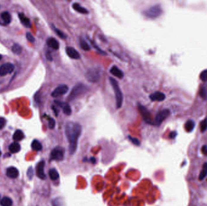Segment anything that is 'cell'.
I'll list each match as a JSON object with an SVG mask.
<instances>
[{
	"mask_svg": "<svg viewBox=\"0 0 207 206\" xmlns=\"http://www.w3.org/2000/svg\"><path fill=\"white\" fill-rule=\"evenodd\" d=\"M65 151L61 147H56L54 148L50 153V159L51 160L61 161L64 158Z\"/></svg>",
	"mask_w": 207,
	"mask_h": 206,
	"instance_id": "7",
	"label": "cell"
},
{
	"mask_svg": "<svg viewBox=\"0 0 207 206\" xmlns=\"http://www.w3.org/2000/svg\"><path fill=\"white\" fill-rule=\"evenodd\" d=\"M44 166L45 162L44 161H41L37 165L36 168L37 175L38 177L42 179H44L46 178V175L44 173Z\"/></svg>",
	"mask_w": 207,
	"mask_h": 206,
	"instance_id": "12",
	"label": "cell"
},
{
	"mask_svg": "<svg viewBox=\"0 0 207 206\" xmlns=\"http://www.w3.org/2000/svg\"><path fill=\"white\" fill-rule=\"evenodd\" d=\"M199 94L201 96V97L203 99H207V91L203 87L202 88L200 91H199Z\"/></svg>",
	"mask_w": 207,
	"mask_h": 206,
	"instance_id": "32",
	"label": "cell"
},
{
	"mask_svg": "<svg viewBox=\"0 0 207 206\" xmlns=\"http://www.w3.org/2000/svg\"><path fill=\"white\" fill-rule=\"evenodd\" d=\"M68 91V86L63 84L59 85L57 88H56L54 91L51 93V96L53 97H58L59 96H61L66 94Z\"/></svg>",
	"mask_w": 207,
	"mask_h": 206,
	"instance_id": "9",
	"label": "cell"
},
{
	"mask_svg": "<svg viewBox=\"0 0 207 206\" xmlns=\"http://www.w3.org/2000/svg\"><path fill=\"white\" fill-rule=\"evenodd\" d=\"M110 72L111 74H113L114 76L117 77V78L119 79H122L124 76L123 71L121 70H120L117 66L115 65L111 67Z\"/></svg>",
	"mask_w": 207,
	"mask_h": 206,
	"instance_id": "16",
	"label": "cell"
},
{
	"mask_svg": "<svg viewBox=\"0 0 207 206\" xmlns=\"http://www.w3.org/2000/svg\"><path fill=\"white\" fill-rule=\"evenodd\" d=\"M55 121L52 118H50L49 120V128L50 129H54L55 126Z\"/></svg>",
	"mask_w": 207,
	"mask_h": 206,
	"instance_id": "34",
	"label": "cell"
},
{
	"mask_svg": "<svg viewBox=\"0 0 207 206\" xmlns=\"http://www.w3.org/2000/svg\"><path fill=\"white\" fill-rule=\"evenodd\" d=\"M55 104L58 107H61L63 109V113L67 116H70L72 114V108L66 102H63L61 101L55 100Z\"/></svg>",
	"mask_w": 207,
	"mask_h": 206,
	"instance_id": "11",
	"label": "cell"
},
{
	"mask_svg": "<svg viewBox=\"0 0 207 206\" xmlns=\"http://www.w3.org/2000/svg\"><path fill=\"white\" fill-rule=\"evenodd\" d=\"M207 175V163H205L202 166V170L201 171V173L199 174V180H203Z\"/></svg>",
	"mask_w": 207,
	"mask_h": 206,
	"instance_id": "26",
	"label": "cell"
},
{
	"mask_svg": "<svg viewBox=\"0 0 207 206\" xmlns=\"http://www.w3.org/2000/svg\"><path fill=\"white\" fill-rule=\"evenodd\" d=\"M24 135L22 131L16 130L13 135V139L15 142H19L24 139Z\"/></svg>",
	"mask_w": 207,
	"mask_h": 206,
	"instance_id": "22",
	"label": "cell"
},
{
	"mask_svg": "<svg viewBox=\"0 0 207 206\" xmlns=\"http://www.w3.org/2000/svg\"><path fill=\"white\" fill-rule=\"evenodd\" d=\"M200 79L203 82L207 81V70H203L200 74Z\"/></svg>",
	"mask_w": 207,
	"mask_h": 206,
	"instance_id": "33",
	"label": "cell"
},
{
	"mask_svg": "<svg viewBox=\"0 0 207 206\" xmlns=\"http://www.w3.org/2000/svg\"><path fill=\"white\" fill-rule=\"evenodd\" d=\"M80 44L81 48L84 51H89L90 50V46L88 44V43L86 42L84 39H80Z\"/></svg>",
	"mask_w": 207,
	"mask_h": 206,
	"instance_id": "29",
	"label": "cell"
},
{
	"mask_svg": "<svg viewBox=\"0 0 207 206\" xmlns=\"http://www.w3.org/2000/svg\"><path fill=\"white\" fill-rule=\"evenodd\" d=\"M0 156H1V151H0Z\"/></svg>",
	"mask_w": 207,
	"mask_h": 206,
	"instance_id": "44",
	"label": "cell"
},
{
	"mask_svg": "<svg viewBox=\"0 0 207 206\" xmlns=\"http://www.w3.org/2000/svg\"><path fill=\"white\" fill-rule=\"evenodd\" d=\"M1 18L3 22L6 24H10L12 20V17L11 14L8 12H3L1 13Z\"/></svg>",
	"mask_w": 207,
	"mask_h": 206,
	"instance_id": "20",
	"label": "cell"
},
{
	"mask_svg": "<svg viewBox=\"0 0 207 206\" xmlns=\"http://www.w3.org/2000/svg\"><path fill=\"white\" fill-rule=\"evenodd\" d=\"M85 78L91 83H96L101 78V73L98 68H92L85 74Z\"/></svg>",
	"mask_w": 207,
	"mask_h": 206,
	"instance_id": "5",
	"label": "cell"
},
{
	"mask_svg": "<svg viewBox=\"0 0 207 206\" xmlns=\"http://www.w3.org/2000/svg\"><path fill=\"white\" fill-rule=\"evenodd\" d=\"M12 204L13 202L11 198L7 196L4 197V198H3L1 200V201H0V204H1V206H12Z\"/></svg>",
	"mask_w": 207,
	"mask_h": 206,
	"instance_id": "27",
	"label": "cell"
},
{
	"mask_svg": "<svg viewBox=\"0 0 207 206\" xmlns=\"http://www.w3.org/2000/svg\"><path fill=\"white\" fill-rule=\"evenodd\" d=\"M66 53L68 56L73 59H80V55L75 48L72 47H67L65 48Z\"/></svg>",
	"mask_w": 207,
	"mask_h": 206,
	"instance_id": "13",
	"label": "cell"
},
{
	"mask_svg": "<svg viewBox=\"0 0 207 206\" xmlns=\"http://www.w3.org/2000/svg\"><path fill=\"white\" fill-rule=\"evenodd\" d=\"M82 132V126L77 123L68 122L65 127V134L68 142L69 152L74 154L76 151L79 138Z\"/></svg>",
	"mask_w": 207,
	"mask_h": 206,
	"instance_id": "1",
	"label": "cell"
},
{
	"mask_svg": "<svg viewBox=\"0 0 207 206\" xmlns=\"http://www.w3.org/2000/svg\"><path fill=\"white\" fill-rule=\"evenodd\" d=\"M176 135H177L176 132H171L170 133V139H174L176 137Z\"/></svg>",
	"mask_w": 207,
	"mask_h": 206,
	"instance_id": "41",
	"label": "cell"
},
{
	"mask_svg": "<svg viewBox=\"0 0 207 206\" xmlns=\"http://www.w3.org/2000/svg\"><path fill=\"white\" fill-rule=\"evenodd\" d=\"M162 12L161 7L159 5H154L146 9L144 12V15L149 18H156L161 15Z\"/></svg>",
	"mask_w": 207,
	"mask_h": 206,
	"instance_id": "4",
	"label": "cell"
},
{
	"mask_svg": "<svg viewBox=\"0 0 207 206\" xmlns=\"http://www.w3.org/2000/svg\"><path fill=\"white\" fill-rule=\"evenodd\" d=\"M87 86L82 83H78L75 85V87L72 90L70 94H69L68 100L72 101L75 99L76 97L80 96L84 94L85 92L87 91Z\"/></svg>",
	"mask_w": 207,
	"mask_h": 206,
	"instance_id": "3",
	"label": "cell"
},
{
	"mask_svg": "<svg viewBox=\"0 0 207 206\" xmlns=\"http://www.w3.org/2000/svg\"><path fill=\"white\" fill-rule=\"evenodd\" d=\"M194 126L195 123L194 121H192V120H189V121H188L185 124V130L188 132H191L194 130Z\"/></svg>",
	"mask_w": 207,
	"mask_h": 206,
	"instance_id": "23",
	"label": "cell"
},
{
	"mask_svg": "<svg viewBox=\"0 0 207 206\" xmlns=\"http://www.w3.org/2000/svg\"><path fill=\"white\" fill-rule=\"evenodd\" d=\"M54 27V31L56 32V33L57 34V35L59 37V38H61V39H64L66 38V35H65V34L64 33H63L61 30H59L58 29L56 28L55 27L53 26Z\"/></svg>",
	"mask_w": 207,
	"mask_h": 206,
	"instance_id": "30",
	"label": "cell"
},
{
	"mask_svg": "<svg viewBox=\"0 0 207 206\" xmlns=\"http://www.w3.org/2000/svg\"><path fill=\"white\" fill-rule=\"evenodd\" d=\"M27 175L29 179H32L33 177V169L32 167H30L27 172Z\"/></svg>",
	"mask_w": 207,
	"mask_h": 206,
	"instance_id": "35",
	"label": "cell"
},
{
	"mask_svg": "<svg viewBox=\"0 0 207 206\" xmlns=\"http://www.w3.org/2000/svg\"><path fill=\"white\" fill-rule=\"evenodd\" d=\"M6 123V121L4 117H0V130L2 129L5 126Z\"/></svg>",
	"mask_w": 207,
	"mask_h": 206,
	"instance_id": "38",
	"label": "cell"
},
{
	"mask_svg": "<svg viewBox=\"0 0 207 206\" xmlns=\"http://www.w3.org/2000/svg\"><path fill=\"white\" fill-rule=\"evenodd\" d=\"M150 99L152 101H158L162 102L165 99V95L163 92L156 91L153 94H151L150 96Z\"/></svg>",
	"mask_w": 207,
	"mask_h": 206,
	"instance_id": "14",
	"label": "cell"
},
{
	"mask_svg": "<svg viewBox=\"0 0 207 206\" xmlns=\"http://www.w3.org/2000/svg\"><path fill=\"white\" fill-rule=\"evenodd\" d=\"M21 146L18 143L13 142L11 143L9 146H8V149L12 153H17L20 151Z\"/></svg>",
	"mask_w": 207,
	"mask_h": 206,
	"instance_id": "21",
	"label": "cell"
},
{
	"mask_svg": "<svg viewBox=\"0 0 207 206\" xmlns=\"http://www.w3.org/2000/svg\"><path fill=\"white\" fill-rule=\"evenodd\" d=\"M47 46L54 50H58L59 48V42L54 38H49L47 40Z\"/></svg>",
	"mask_w": 207,
	"mask_h": 206,
	"instance_id": "18",
	"label": "cell"
},
{
	"mask_svg": "<svg viewBox=\"0 0 207 206\" xmlns=\"http://www.w3.org/2000/svg\"><path fill=\"white\" fill-rule=\"evenodd\" d=\"M31 146L34 151H39L42 148L41 143L37 140H34L32 142Z\"/></svg>",
	"mask_w": 207,
	"mask_h": 206,
	"instance_id": "24",
	"label": "cell"
},
{
	"mask_svg": "<svg viewBox=\"0 0 207 206\" xmlns=\"http://www.w3.org/2000/svg\"><path fill=\"white\" fill-rule=\"evenodd\" d=\"M1 58H2V56H1V55H0V60L1 59Z\"/></svg>",
	"mask_w": 207,
	"mask_h": 206,
	"instance_id": "43",
	"label": "cell"
},
{
	"mask_svg": "<svg viewBox=\"0 0 207 206\" xmlns=\"http://www.w3.org/2000/svg\"><path fill=\"white\" fill-rule=\"evenodd\" d=\"M72 7L73 9L77 12L78 13H82V14H88L89 13V12L87 11V8H85L83 7H82L81 6V4H78V3H73L72 5Z\"/></svg>",
	"mask_w": 207,
	"mask_h": 206,
	"instance_id": "19",
	"label": "cell"
},
{
	"mask_svg": "<svg viewBox=\"0 0 207 206\" xmlns=\"http://www.w3.org/2000/svg\"><path fill=\"white\" fill-rule=\"evenodd\" d=\"M138 109L139 111V113L142 116V117L143 118L144 121L149 124H153V122L152 121V118L150 113L149 112V111L146 109L144 106L142 105H138Z\"/></svg>",
	"mask_w": 207,
	"mask_h": 206,
	"instance_id": "8",
	"label": "cell"
},
{
	"mask_svg": "<svg viewBox=\"0 0 207 206\" xmlns=\"http://www.w3.org/2000/svg\"><path fill=\"white\" fill-rule=\"evenodd\" d=\"M202 151L205 156H207V146H206V145L203 146L202 148Z\"/></svg>",
	"mask_w": 207,
	"mask_h": 206,
	"instance_id": "40",
	"label": "cell"
},
{
	"mask_svg": "<svg viewBox=\"0 0 207 206\" xmlns=\"http://www.w3.org/2000/svg\"><path fill=\"white\" fill-rule=\"evenodd\" d=\"M15 69V66L11 63H6L0 67V76H4L12 73Z\"/></svg>",
	"mask_w": 207,
	"mask_h": 206,
	"instance_id": "10",
	"label": "cell"
},
{
	"mask_svg": "<svg viewBox=\"0 0 207 206\" xmlns=\"http://www.w3.org/2000/svg\"><path fill=\"white\" fill-rule=\"evenodd\" d=\"M200 128L202 132H204L207 130V118L201 122L200 124Z\"/></svg>",
	"mask_w": 207,
	"mask_h": 206,
	"instance_id": "31",
	"label": "cell"
},
{
	"mask_svg": "<svg viewBox=\"0 0 207 206\" xmlns=\"http://www.w3.org/2000/svg\"><path fill=\"white\" fill-rule=\"evenodd\" d=\"M170 111L168 109H164L160 111L155 117L154 121H153V125L159 126L165 120L169 117Z\"/></svg>",
	"mask_w": 207,
	"mask_h": 206,
	"instance_id": "6",
	"label": "cell"
},
{
	"mask_svg": "<svg viewBox=\"0 0 207 206\" xmlns=\"http://www.w3.org/2000/svg\"><path fill=\"white\" fill-rule=\"evenodd\" d=\"M46 58L48 60V61H52V56H51V55L50 53V52H49V51H47L46 53Z\"/></svg>",
	"mask_w": 207,
	"mask_h": 206,
	"instance_id": "39",
	"label": "cell"
},
{
	"mask_svg": "<svg viewBox=\"0 0 207 206\" xmlns=\"http://www.w3.org/2000/svg\"><path fill=\"white\" fill-rule=\"evenodd\" d=\"M12 52L13 53H15V55H19L22 52V47L20 45L15 44L12 46Z\"/></svg>",
	"mask_w": 207,
	"mask_h": 206,
	"instance_id": "28",
	"label": "cell"
},
{
	"mask_svg": "<svg viewBox=\"0 0 207 206\" xmlns=\"http://www.w3.org/2000/svg\"><path fill=\"white\" fill-rule=\"evenodd\" d=\"M128 138L134 144H135V145H139L140 144V142L137 139L134 138V137H132L131 136H129Z\"/></svg>",
	"mask_w": 207,
	"mask_h": 206,
	"instance_id": "36",
	"label": "cell"
},
{
	"mask_svg": "<svg viewBox=\"0 0 207 206\" xmlns=\"http://www.w3.org/2000/svg\"><path fill=\"white\" fill-rule=\"evenodd\" d=\"M49 177L51 179L56 180L59 178V175L57 170L56 169L53 168L49 170Z\"/></svg>",
	"mask_w": 207,
	"mask_h": 206,
	"instance_id": "25",
	"label": "cell"
},
{
	"mask_svg": "<svg viewBox=\"0 0 207 206\" xmlns=\"http://www.w3.org/2000/svg\"><path fill=\"white\" fill-rule=\"evenodd\" d=\"M26 38H27V40H28L29 42H32V43L34 42V41H35V39H34V38L33 37V36L32 35V34H31L30 33H29V32H27V34H26Z\"/></svg>",
	"mask_w": 207,
	"mask_h": 206,
	"instance_id": "37",
	"label": "cell"
},
{
	"mask_svg": "<svg viewBox=\"0 0 207 206\" xmlns=\"http://www.w3.org/2000/svg\"><path fill=\"white\" fill-rule=\"evenodd\" d=\"M18 17L20 19L21 22L23 24V25H24V27H27V28H30L31 27V22L29 20V18H28L27 17L25 16V15L24 13H18Z\"/></svg>",
	"mask_w": 207,
	"mask_h": 206,
	"instance_id": "17",
	"label": "cell"
},
{
	"mask_svg": "<svg viewBox=\"0 0 207 206\" xmlns=\"http://www.w3.org/2000/svg\"><path fill=\"white\" fill-rule=\"evenodd\" d=\"M110 82L113 87V89L115 91V98L116 101V108L119 109L122 107L123 102V95L121 90L120 89L119 84L117 81L113 78H109Z\"/></svg>",
	"mask_w": 207,
	"mask_h": 206,
	"instance_id": "2",
	"label": "cell"
},
{
	"mask_svg": "<svg viewBox=\"0 0 207 206\" xmlns=\"http://www.w3.org/2000/svg\"><path fill=\"white\" fill-rule=\"evenodd\" d=\"M6 174L11 178H16L19 175V171L15 167H10L7 169Z\"/></svg>",
	"mask_w": 207,
	"mask_h": 206,
	"instance_id": "15",
	"label": "cell"
},
{
	"mask_svg": "<svg viewBox=\"0 0 207 206\" xmlns=\"http://www.w3.org/2000/svg\"><path fill=\"white\" fill-rule=\"evenodd\" d=\"M52 109H53V110L54 111V113H55V114H56V116H58V113H59V110L56 108V107H55V106H53L52 107Z\"/></svg>",
	"mask_w": 207,
	"mask_h": 206,
	"instance_id": "42",
	"label": "cell"
}]
</instances>
